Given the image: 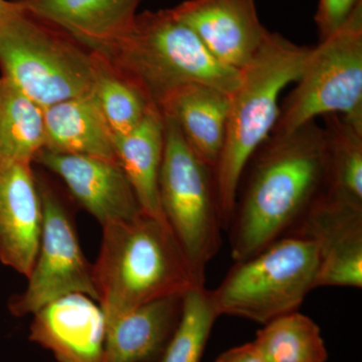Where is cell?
<instances>
[{"instance_id":"cell-1","label":"cell","mask_w":362,"mask_h":362,"mask_svg":"<svg viewBox=\"0 0 362 362\" xmlns=\"http://www.w3.org/2000/svg\"><path fill=\"white\" fill-rule=\"evenodd\" d=\"M328 157L325 130L315 121L271 135L259 147L245 169L226 228L233 261L297 228L325 190Z\"/></svg>"},{"instance_id":"cell-2","label":"cell","mask_w":362,"mask_h":362,"mask_svg":"<svg viewBox=\"0 0 362 362\" xmlns=\"http://www.w3.org/2000/svg\"><path fill=\"white\" fill-rule=\"evenodd\" d=\"M102 228L93 281L106 323L142 305L202 286L170 228L156 218L142 213Z\"/></svg>"},{"instance_id":"cell-3","label":"cell","mask_w":362,"mask_h":362,"mask_svg":"<svg viewBox=\"0 0 362 362\" xmlns=\"http://www.w3.org/2000/svg\"><path fill=\"white\" fill-rule=\"evenodd\" d=\"M311 47L268 32L254 58L240 71V84L230 95L225 144L214 170L225 230L232 220L245 169L270 138L280 116L281 94L297 82Z\"/></svg>"},{"instance_id":"cell-4","label":"cell","mask_w":362,"mask_h":362,"mask_svg":"<svg viewBox=\"0 0 362 362\" xmlns=\"http://www.w3.org/2000/svg\"><path fill=\"white\" fill-rule=\"evenodd\" d=\"M93 51L104 54L156 108L169 92L188 83L228 95L240 84V71L216 61L171 9L136 14L125 32Z\"/></svg>"},{"instance_id":"cell-5","label":"cell","mask_w":362,"mask_h":362,"mask_svg":"<svg viewBox=\"0 0 362 362\" xmlns=\"http://www.w3.org/2000/svg\"><path fill=\"white\" fill-rule=\"evenodd\" d=\"M0 70L42 108L92 90V51L16 0L0 2Z\"/></svg>"},{"instance_id":"cell-6","label":"cell","mask_w":362,"mask_h":362,"mask_svg":"<svg viewBox=\"0 0 362 362\" xmlns=\"http://www.w3.org/2000/svg\"><path fill=\"white\" fill-rule=\"evenodd\" d=\"M320 249L307 235L290 233L249 258L235 261L211 292L218 316L265 324L299 310L317 288Z\"/></svg>"},{"instance_id":"cell-7","label":"cell","mask_w":362,"mask_h":362,"mask_svg":"<svg viewBox=\"0 0 362 362\" xmlns=\"http://www.w3.org/2000/svg\"><path fill=\"white\" fill-rule=\"evenodd\" d=\"M163 121L161 209L197 283L204 286L207 264L220 251L225 230L214 169L190 148L175 121L168 117Z\"/></svg>"},{"instance_id":"cell-8","label":"cell","mask_w":362,"mask_h":362,"mask_svg":"<svg viewBox=\"0 0 362 362\" xmlns=\"http://www.w3.org/2000/svg\"><path fill=\"white\" fill-rule=\"evenodd\" d=\"M271 135L337 114L362 130V2L341 28L311 47Z\"/></svg>"},{"instance_id":"cell-9","label":"cell","mask_w":362,"mask_h":362,"mask_svg":"<svg viewBox=\"0 0 362 362\" xmlns=\"http://www.w3.org/2000/svg\"><path fill=\"white\" fill-rule=\"evenodd\" d=\"M35 175L42 202V233L28 286L8 301L9 311L16 317L35 314L71 293L87 295L98 302L93 265L81 247L73 213L51 180L42 173Z\"/></svg>"},{"instance_id":"cell-10","label":"cell","mask_w":362,"mask_h":362,"mask_svg":"<svg viewBox=\"0 0 362 362\" xmlns=\"http://www.w3.org/2000/svg\"><path fill=\"white\" fill-rule=\"evenodd\" d=\"M170 9L216 61L235 71L252 61L269 32L256 0H187Z\"/></svg>"},{"instance_id":"cell-11","label":"cell","mask_w":362,"mask_h":362,"mask_svg":"<svg viewBox=\"0 0 362 362\" xmlns=\"http://www.w3.org/2000/svg\"><path fill=\"white\" fill-rule=\"evenodd\" d=\"M33 163L59 176L74 201L92 214L101 226L133 220L143 213L134 190L118 162L42 149Z\"/></svg>"},{"instance_id":"cell-12","label":"cell","mask_w":362,"mask_h":362,"mask_svg":"<svg viewBox=\"0 0 362 362\" xmlns=\"http://www.w3.org/2000/svg\"><path fill=\"white\" fill-rule=\"evenodd\" d=\"M30 339L58 362H104L106 321L99 303L81 293L49 302L33 314Z\"/></svg>"},{"instance_id":"cell-13","label":"cell","mask_w":362,"mask_h":362,"mask_svg":"<svg viewBox=\"0 0 362 362\" xmlns=\"http://www.w3.org/2000/svg\"><path fill=\"white\" fill-rule=\"evenodd\" d=\"M42 223L33 164L0 161V262L26 278L37 259Z\"/></svg>"},{"instance_id":"cell-14","label":"cell","mask_w":362,"mask_h":362,"mask_svg":"<svg viewBox=\"0 0 362 362\" xmlns=\"http://www.w3.org/2000/svg\"><path fill=\"white\" fill-rule=\"evenodd\" d=\"M291 233L315 240L320 249L317 287H362V211L323 195Z\"/></svg>"},{"instance_id":"cell-15","label":"cell","mask_w":362,"mask_h":362,"mask_svg":"<svg viewBox=\"0 0 362 362\" xmlns=\"http://www.w3.org/2000/svg\"><path fill=\"white\" fill-rule=\"evenodd\" d=\"M230 106V95L188 83L169 92L157 109L175 121L190 148L214 170L225 144Z\"/></svg>"},{"instance_id":"cell-16","label":"cell","mask_w":362,"mask_h":362,"mask_svg":"<svg viewBox=\"0 0 362 362\" xmlns=\"http://www.w3.org/2000/svg\"><path fill=\"white\" fill-rule=\"evenodd\" d=\"M28 13L89 49L115 40L134 21L141 0H16Z\"/></svg>"},{"instance_id":"cell-17","label":"cell","mask_w":362,"mask_h":362,"mask_svg":"<svg viewBox=\"0 0 362 362\" xmlns=\"http://www.w3.org/2000/svg\"><path fill=\"white\" fill-rule=\"evenodd\" d=\"M182 297L156 300L106 323L104 362H153L180 321Z\"/></svg>"},{"instance_id":"cell-18","label":"cell","mask_w":362,"mask_h":362,"mask_svg":"<svg viewBox=\"0 0 362 362\" xmlns=\"http://www.w3.org/2000/svg\"><path fill=\"white\" fill-rule=\"evenodd\" d=\"M45 125L47 151L118 162L113 133L92 92L45 108Z\"/></svg>"},{"instance_id":"cell-19","label":"cell","mask_w":362,"mask_h":362,"mask_svg":"<svg viewBox=\"0 0 362 362\" xmlns=\"http://www.w3.org/2000/svg\"><path fill=\"white\" fill-rule=\"evenodd\" d=\"M114 146L117 160L129 180L143 213L168 226L159 197L164 121L158 109L149 107L134 129L114 137Z\"/></svg>"},{"instance_id":"cell-20","label":"cell","mask_w":362,"mask_h":362,"mask_svg":"<svg viewBox=\"0 0 362 362\" xmlns=\"http://www.w3.org/2000/svg\"><path fill=\"white\" fill-rule=\"evenodd\" d=\"M45 146V108L0 77V161L33 164Z\"/></svg>"},{"instance_id":"cell-21","label":"cell","mask_w":362,"mask_h":362,"mask_svg":"<svg viewBox=\"0 0 362 362\" xmlns=\"http://www.w3.org/2000/svg\"><path fill=\"white\" fill-rule=\"evenodd\" d=\"M324 118L329 157L322 195L340 206L362 209V130L337 114Z\"/></svg>"},{"instance_id":"cell-22","label":"cell","mask_w":362,"mask_h":362,"mask_svg":"<svg viewBox=\"0 0 362 362\" xmlns=\"http://www.w3.org/2000/svg\"><path fill=\"white\" fill-rule=\"evenodd\" d=\"M252 343L266 362H326L328 358L320 328L299 311L265 324Z\"/></svg>"},{"instance_id":"cell-23","label":"cell","mask_w":362,"mask_h":362,"mask_svg":"<svg viewBox=\"0 0 362 362\" xmlns=\"http://www.w3.org/2000/svg\"><path fill=\"white\" fill-rule=\"evenodd\" d=\"M92 64L90 92L98 106L114 137L127 134L141 122L151 106L101 52L92 51Z\"/></svg>"},{"instance_id":"cell-24","label":"cell","mask_w":362,"mask_h":362,"mask_svg":"<svg viewBox=\"0 0 362 362\" xmlns=\"http://www.w3.org/2000/svg\"><path fill=\"white\" fill-rule=\"evenodd\" d=\"M218 317L204 286L188 290L182 297L180 321L153 362H201Z\"/></svg>"},{"instance_id":"cell-25","label":"cell","mask_w":362,"mask_h":362,"mask_svg":"<svg viewBox=\"0 0 362 362\" xmlns=\"http://www.w3.org/2000/svg\"><path fill=\"white\" fill-rule=\"evenodd\" d=\"M362 0H318L314 20L319 42L333 35L349 20Z\"/></svg>"},{"instance_id":"cell-26","label":"cell","mask_w":362,"mask_h":362,"mask_svg":"<svg viewBox=\"0 0 362 362\" xmlns=\"http://www.w3.org/2000/svg\"><path fill=\"white\" fill-rule=\"evenodd\" d=\"M214 362H266L255 346L254 343H247L233 347L221 354Z\"/></svg>"},{"instance_id":"cell-27","label":"cell","mask_w":362,"mask_h":362,"mask_svg":"<svg viewBox=\"0 0 362 362\" xmlns=\"http://www.w3.org/2000/svg\"><path fill=\"white\" fill-rule=\"evenodd\" d=\"M0 2H1V0H0Z\"/></svg>"}]
</instances>
